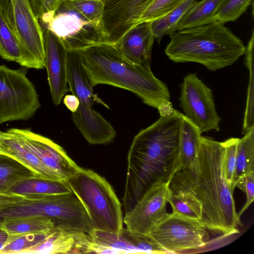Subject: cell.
<instances>
[{
	"label": "cell",
	"mask_w": 254,
	"mask_h": 254,
	"mask_svg": "<svg viewBox=\"0 0 254 254\" xmlns=\"http://www.w3.org/2000/svg\"><path fill=\"white\" fill-rule=\"evenodd\" d=\"M66 77L69 90L80 104L92 107L95 98L93 86L84 66L80 51H69L66 61Z\"/></svg>",
	"instance_id": "ffe728a7"
},
{
	"label": "cell",
	"mask_w": 254,
	"mask_h": 254,
	"mask_svg": "<svg viewBox=\"0 0 254 254\" xmlns=\"http://www.w3.org/2000/svg\"><path fill=\"white\" fill-rule=\"evenodd\" d=\"M80 52L93 86L105 84L129 90L157 109L170 101L167 85L154 76L150 66L131 63L115 44L102 43Z\"/></svg>",
	"instance_id": "3957f363"
},
{
	"label": "cell",
	"mask_w": 254,
	"mask_h": 254,
	"mask_svg": "<svg viewBox=\"0 0 254 254\" xmlns=\"http://www.w3.org/2000/svg\"><path fill=\"white\" fill-rule=\"evenodd\" d=\"M253 3V0H222L215 15V21L224 24L236 21Z\"/></svg>",
	"instance_id": "d6a6232c"
},
{
	"label": "cell",
	"mask_w": 254,
	"mask_h": 254,
	"mask_svg": "<svg viewBox=\"0 0 254 254\" xmlns=\"http://www.w3.org/2000/svg\"><path fill=\"white\" fill-rule=\"evenodd\" d=\"M0 154L8 156L30 169L35 176L63 180L57 174L47 168L27 149L9 129L4 132L0 142Z\"/></svg>",
	"instance_id": "44dd1931"
},
{
	"label": "cell",
	"mask_w": 254,
	"mask_h": 254,
	"mask_svg": "<svg viewBox=\"0 0 254 254\" xmlns=\"http://www.w3.org/2000/svg\"><path fill=\"white\" fill-rule=\"evenodd\" d=\"M29 216L48 217L55 227L73 234H90L93 231L85 209L73 192L25 197L0 213V219Z\"/></svg>",
	"instance_id": "8992f818"
},
{
	"label": "cell",
	"mask_w": 254,
	"mask_h": 254,
	"mask_svg": "<svg viewBox=\"0 0 254 254\" xmlns=\"http://www.w3.org/2000/svg\"><path fill=\"white\" fill-rule=\"evenodd\" d=\"M239 138L231 137L224 142V167L226 180L231 186L236 168L237 146Z\"/></svg>",
	"instance_id": "74e56055"
},
{
	"label": "cell",
	"mask_w": 254,
	"mask_h": 254,
	"mask_svg": "<svg viewBox=\"0 0 254 254\" xmlns=\"http://www.w3.org/2000/svg\"><path fill=\"white\" fill-rule=\"evenodd\" d=\"M254 30L252 32L251 37L246 47L245 64L249 71V81L247 91L246 109L244 113L242 133L245 134L254 126Z\"/></svg>",
	"instance_id": "f1b7e54d"
},
{
	"label": "cell",
	"mask_w": 254,
	"mask_h": 254,
	"mask_svg": "<svg viewBox=\"0 0 254 254\" xmlns=\"http://www.w3.org/2000/svg\"><path fill=\"white\" fill-rule=\"evenodd\" d=\"M186 0H155L144 12L139 23L152 21L162 17Z\"/></svg>",
	"instance_id": "d590c367"
},
{
	"label": "cell",
	"mask_w": 254,
	"mask_h": 254,
	"mask_svg": "<svg viewBox=\"0 0 254 254\" xmlns=\"http://www.w3.org/2000/svg\"><path fill=\"white\" fill-rule=\"evenodd\" d=\"M222 0H201L195 2L174 28V32L198 27L215 21V15Z\"/></svg>",
	"instance_id": "cb8c5ba5"
},
{
	"label": "cell",
	"mask_w": 254,
	"mask_h": 254,
	"mask_svg": "<svg viewBox=\"0 0 254 254\" xmlns=\"http://www.w3.org/2000/svg\"><path fill=\"white\" fill-rule=\"evenodd\" d=\"M66 182L85 209L93 230L121 232L124 222L122 205L104 178L81 168Z\"/></svg>",
	"instance_id": "5b68a950"
},
{
	"label": "cell",
	"mask_w": 254,
	"mask_h": 254,
	"mask_svg": "<svg viewBox=\"0 0 254 254\" xmlns=\"http://www.w3.org/2000/svg\"><path fill=\"white\" fill-rule=\"evenodd\" d=\"M49 232L18 235H9L7 242L0 252V254H26L28 250L43 240Z\"/></svg>",
	"instance_id": "1f68e13d"
},
{
	"label": "cell",
	"mask_w": 254,
	"mask_h": 254,
	"mask_svg": "<svg viewBox=\"0 0 254 254\" xmlns=\"http://www.w3.org/2000/svg\"><path fill=\"white\" fill-rule=\"evenodd\" d=\"M54 33L68 51H82L102 43H111L103 25L80 13L65 0L43 29Z\"/></svg>",
	"instance_id": "52a82bcc"
},
{
	"label": "cell",
	"mask_w": 254,
	"mask_h": 254,
	"mask_svg": "<svg viewBox=\"0 0 254 254\" xmlns=\"http://www.w3.org/2000/svg\"><path fill=\"white\" fill-rule=\"evenodd\" d=\"M184 114L176 110L161 116L133 138L127 155L123 203L129 211L152 185L170 182L178 170L180 125Z\"/></svg>",
	"instance_id": "7a4b0ae2"
},
{
	"label": "cell",
	"mask_w": 254,
	"mask_h": 254,
	"mask_svg": "<svg viewBox=\"0 0 254 254\" xmlns=\"http://www.w3.org/2000/svg\"><path fill=\"white\" fill-rule=\"evenodd\" d=\"M140 254L120 233L93 230L83 234L79 241V254Z\"/></svg>",
	"instance_id": "d6986e66"
},
{
	"label": "cell",
	"mask_w": 254,
	"mask_h": 254,
	"mask_svg": "<svg viewBox=\"0 0 254 254\" xmlns=\"http://www.w3.org/2000/svg\"><path fill=\"white\" fill-rule=\"evenodd\" d=\"M0 56L26 68V54L16 29L11 0H0Z\"/></svg>",
	"instance_id": "e0dca14e"
},
{
	"label": "cell",
	"mask_w": 254,
	"mask_h": 254,
	"mask_svg": "<svg viewBox=\"0 0 254 254\" xmlns=\"http://www.w3.org/2000/svg\"><path fill=\"white\" fill-rule=\"evenodd\" d=\"M75 234L54 227L26 254H73Z\"/></svg>",
	"instance_id": "484cf974"
},
{
	"label": "cell",
	"mask_w": 254,
	"mask_h": 254,
	"mask_svg": "<svg viewBox=\"0 0 254 254\" xmlns=\"http://www.w3.org/2000/svg\"><path fill=\"white\" fill-rule=\"evenodd\" d=\"M239 139L236 152V168L232 189L234 191L238 181L254 173V126Z\"/></svg>",
	"instance_id": "4316f807"
},
{
	"label": "cell",
	"mask_w": 254,
	"mask_h": 254,
	"mask_svg": "<svg viewBox=\"0 0 254 254\" xmlns=\"http://www.w3.org/2000/svg\"><path fill=\"white\" fill-rule=\"evenodd\" d=\"M242 190L246 194L247 200L243 208L238 213L241 217L254 200V173L245 176L237 182L236 188Z\"/></svg>",
	"instance_id": "f35d334b"
},
{
	"label": "cell",
	"mask_w": 254,
	"mask_h": 254,
	"mask_svg": "<svg viewBox=\"0 0 254 254\" xmlns=\"http://www.w3.org/2000/svg\"><path fill=\"white\" fill-rule=\"evenodd\" d=\"M72 119L76 127L91 144H106L112 141L117 135L110 123L92 107L79 104L72 113Z\"/></svg>",
	"instance_id": "ac0fdd59"
},
{
	"label": "cell",
	"mask_w": 254,
	"mask_h": 254,
	"mask_svg": "<svg viewBox=\"0 0 254 254\" xmlns=\"http://www.w3.org/2000/svg\"><path fill=\"white\" fill-rule=\"evenodd\" d=\"M0 227L9 235L47 233L55 225L50 218L43 216H29L0 219Z\"/></svg>",
	"instance_id": "d4e9b609"
},
{
	"label": "cell",
	"mask_w": 254,
	"mask_h": 254,
	"mask_svg": "<svg viewBox=\"0 0 254 254\" xmlns=\"http://www.w3.org/2000/svg\"><path fill=\"white\" fill-rule=\"evenodd\" d=\"M44 64L54 104L58 106L68 91L66 61L68 51L50 30L43 29Z\"/></svg>",
	"instance_id": "9a60e30c"
},
{
	"label": "cell",
	"mask_w": 254,
	"mask_h": 254,
	"mask_svg": "<svg viewBox=\"0 0 254 254\" xmlns=\"http://www.w3.org/2000/svg\"><path fill=\"white\" fill-rule=\"evenodd\" d=\"M24 68L0 65V124L27 120L40 107L38 95Z\"/></svg>",
	"instance_id": "ba28073f"
},
{
	"label": "cell",
	"mask_w": 254,
	"mask_h": 254,
	"mask_svg": "<svg viewBox=\"0 0 254 254\" xmlns=\"http://www.w3.org/2000/svg\"><path fill=\"white\" fill-rule=\"evenodd\" d=\"M201 133L198 127L183 115L180 125L177 171L190 167L195 161Z\"/></svg>",
	"instance_id": "603a6c76"
},
{
	"label": "cell",
	"mask_w": 254,
	"mask_h": 254,
	"mask_svg": "<svg viewBox=\"0 0 254 254\" xmlns=\"http://www.w3.org/2000/svg\"><path fill=\"white\" fill-rule=\"evenodd\" d=\"M155 0H103L102 24L110 41L117 43Z\"/></svg>",
	"instance_id": "5bb4252c"
},
{
	"label": "cell",
	"mask_w": 254,
	"mask_h": 254,
	"mask_svg": "<svg viewBox=\"0 0 254 254\" xmlns=\"http://www.w3.org/2000/svg\"><path fill=\"white\" fill-rule=\"evenodd\" d=\"M8 237L9 235L0 227V252L5 245Z\"/></svg>",
	"instance_id": "b9f144b4"
},
{
	"label": "cell",
	"mask_w": 254,
	"mask_h": 254,
	"mask_svg": "<svg viewBox=\"0 0 254 254\" xmlns=\"http://www.w3.org/2000/svg\"><path fill=\"white\" fill-rule=\"evenodd\" d=\"M197 0H186L165 16L151 21L155 39L159 43L164 36L174 33V28L183 16Z\"/></svg>",
	"instance_id": "f546056e"
},
{
	"label": "cell",
	"mask_w": 254,
	"mask_h": 254,
	"mask_svg": "<svg viewBox=\"0 0 254 254\" xmlns=\"http://www.w3.org/2000/svg\"><path fill=\"white\" fill-rule=\"evenodd\" d=\"M4 132H2V131L0 130V142L1 140V138L3 136Z\"/></svg>",
	"instance_id": "7bdbcfd3"
},
{
	"label": "cell",
	"mask_w": 254,
	"mask_h": 254,
	"mask_svg": "<svg viewBox=\"0 0 254 254\" xmlns=\"http://www.w3.org/2000/svg\"><path fill=\"white\" fill-rule=\"evenodd\" d=\"M223 142L201 136L196 158L190 167L179 170L172 178L173 192L188 193L200 203V220L209 231L228 236L238 233L242 226L236 212L233 190L226 180Z\"/></svg>",
	"instance_id": "6da1fadb"
},
{
	"label": "cell",
	"mask_w": 254,
	"mask_h": 254,
	"mask_svg": "<svg viewBox=\"0 0 254 254\" xmlns=\"http://www.w3.org/2000/svg\"><path fill=\"white\" fill-rule=\"evenodd\" d=\"M209 231L199 220L172 212L148 235L168 254H177L206 246L210 240Z\"/></svg>",
	"instance_id": "9c48e42d"
},
{
	"label": "cell",
	"mask_w": 254,
	"mask_h": 254,
	"mask_svg": "<svg viewBox=\"0 0 254 254\" xmlns=\"http://www.w3.org/2000/svg\"><path fill=\"white\" fill-rule=\"evenodd\" d=\"M64 103L72 113L75 112L80 104L78 99L74 95H66L64 99Z\"/></svg>",
	"instance_id": "60d3db41"
},
{
	"label": "cell",
	"mask_w": 254,
	"mask_h": 254,
	"mask_svg": "<svg viewBox=\"0 0 254 254\" xmlns=\"http://www.w3.org/2000/svg\"><path fill=\"white\" fill-rule=\"evenodd\" d=\"M120 233L140 254H168L149 235L134 232L124 228Z\"/></svg>",
	"instance_id": "836d02e7"
},
{
	"label": "cell",
	"mask_w": 254,
	"mask_h": 254,
	"mask_svg": "<svg viewBox=\"0 0 254 254\" xmlns=\"http://www.w3.org/2000/svg\"><path fill=\"white\" fill-rule=\"evenodd\" d=\"M65 0L88 19L102 24L104 11L103 0Z\"/></svg>",
	"instance_id": "e575fe53"
},
{
	"label": "cell",
	"mask_w": 254,
	"mask_h": 254,
	"mask_svg": "<svg viewBox=\"0 0 254 254\" xmlns=\"http://www.w3.org/2000/svg\"><path fill=\"white\" fill-rule=\"evenodd\" d=\"M33 176L30 169L18 161L0 154V193H7L18 182Z\"/></svg>",
	"instance_id": "83f0119b"
},
{
	"label": "cell",
	"mask_w": 254,
	"mask_h": 254,
	"mask_svg": "<svg viewBox=\"0 0 254 254\" xmlns=\"http://www.w3.org/2000/svg\"><path fill=\"white\" fill-rule=\"evenodd\" d=\"M16 29L25 51L26 68L43 69L44 64L43 30L30 0H11Z\"/></svg>",
	"instance_id": "7c38bea8"
},
{
	"label": "cell",
	"mask_w": 254,
	"mask_h": 254,
	"mask_svg": "<svg viewBox=\"0 0 254 254\" xmlns=\"http://www.w3.org/2000/svg\"><path fill=\"white\" fill-rule=\"evenodd\" d=\"M154 40L151 21H146L133 26L115 44L122 55L131 63L150 66Z\"/></svg>",
	"instance_id": "2e32d148"
},
{
	"label": "cell",
	"mask_w": 254,
	"mask_h": 254,
	"mask_svg": "<svg viewBox=\"0 0 254 254\" xmlns=\"http://www.w3.org/2000/svg\"><path fill=\"white\" fill-rule=\"evenodd\" d=\"M170 182L155 184L141 196L134 206L125 212L124 222L128 230L148 235L168 214L166 205L172 191Z\"/></svg>",
	"instance_id": "8fae6325"
},
{
	"label": "cell",
	"mask_w": 254,
	"mask_h": 254,
	"mask_svg": "<svg viewBox=\"0 0 254 254\" xmlns=\"http://www.w3.org/2000/svg\"><path fill=\"white\" fill-rule=\"evenodd\" d=\"M172 212L190 219L200 220L202 217L200 203L194 197L186 192H173L168 199Z\"/></svg>",
	"instance_id": "4dcf8cb0"
},
{
	"label": "cell",
	"mask_w": 254,
	"mask_h": 254,
	"mask_svg": "<svg viewBox=\"0 0 254 254\" xmlns=\"http://www.w3.org/2000/svg\"><path fill=\"white\" fill-rule=\"evenodd\" d=\"M180 105L201 133L220 130L221 119L216 110L212 90L198 78L189 73L180 85Z\"/></svg>",
	"instance_id": "30bf717a"
},
{
	"label": "cell",
	"mask_w": 254,
	"mask_h": 254,
	"mask_svg": "<svg viewBox=\"0 0 254 254\" xmlns=\"http://www.w3.org/2000/svg\"><path fill=\"white\" fill-rule=\"evenodd\" d=\"M165 52L175 63L194 62L211 71L234 64L245 54L243 42L218 21L170 35Z\"/></svg>",
	"instance_id": "277c9868"
},
{
	"label": "cell",
	"mask_w": 254,
	"mask_h": 254,
	"mask_svg": "<svg viewBox=\"0 0 254 254\" xmlns=\"http://www.w3.org/2000/svg\"><path fill=\"white\" fill-rule=\"evenodd\" d=\"M72 192L66 181L31 176L18 182L7 192L25 197L62 194Z\"/></svg>",
	"instance_id": "7402d4cb"
},
{
	"label": "cell",
	"mask_w": 254,
	"mask_h": 254,
	"mask_svg": "<svg viewBox=\"0 0 254 254\" xmlns=\"http://www.w3.org/2000/svg\"><path fill=\"white\" fill-rule=\"evenodd\" d=\"M23 145L47 168L66 181L78 171V166L64 149L50 139L30 129L10 128Z\"/></svg>",
	"instance_id": "4fadbf2b"
},
{
	"label": "cell",
	"mask_w": 254,
	"mask_h": 254,
	"mask_svg": "<svg viewBox=\"0 0 254 254\" xmlns=\"http://www.w3.org/2000/svg\"><path fill=\"white\" fill-rule=\"evenodd\" d=\"M64 0H30L42 29L49 22Z\"/></svg>",
	"instance_id": "8d00e7d4"
},
{
	"label": "cell",
	"mask_w": 254,
	"mask_h": 254,
	"mask_svg": "<svg viewBox=\"0 0 254 254\" xmlns=\"http://www.w3.org/2000/svg\"><path fill=\"white\" fill-rule=\"evenodd\" d=\"M25 197L12 193H0V213L21 201Z\"/></svg>",
	"instance_id": "ab89813d"
}]
</instances>
